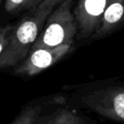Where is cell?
Here are the masks:
<instances>
[{"label": "cell", "mask_w": 124, "mask_h": 124, "mask_svg": "<svg viewBox=\"0 0 124 124\" xmlns=\"http://www.w3.org/2000/svg\"><path fill=\"white\" fill-rule=\"evenodd\" d=\"M75 44L61 45L54 47L31 49L27 56L14 67L13 75L22 78H32L59 62L74 49Z\"/></svg>", "instance_id": "obj_4"}, {"label": "cell", "mask_w": 124, "mask_h": 124, "mask_svg": "<svg viewBox=\"0 0 124 124\" xmlns=\"http://www.w3.org/2000/svg\"><path fill=\"white\" fill-rule=\"evenodd\" d=\"M14 28L15 23H6L0 25V57L9 45Z\"/></svg>", "instance_id": "obj_8"}, {"label": "cell", "mask_w": 124, "mask_h": 124, "mask_svg": "<svg viewBox=\"0 0 124 124\" xmlns=\"http://www.w3.org/2000/svg\"><path fill=\"white\" fill-rule=\"evenodd\" d=\"M62 1H64V0H43L42 2H45V3H46V4H48V5H50V6H52V7L55 8Z\"/></svg>", "instance_id": "obj_11"}, {"label": "cell", "mask_w": 124, "mask_h": 124, "mask_svg": "<svg viewBox=\"0 0 124 124\" xmlns=\"http://www.w3.org/2000/svg\"><path fill=\"white\" fill-rule=\"evenodd\" d=\"M73 7L74 0H64L53 9L30 50L75 44L78 26L73 15Z\"/></svg>", "instance_id": "obj_2"}, {"label": "cell", "mask_w": 124, "mask_h": 124, "mask_svg": "<svg viewBox=\"0 0 124 124\" xmlns=\"http://www.w3.org/2000/svg\"><path fill=\"white\" fill-rule=\"evenodd\" d=\"M28 0H5L4 10L11 15L18 14L22 11H27Z\"/></svg>", "instance_id": "obj_9"}, {"label": "cell", "mask_w": 124, "mask_h": 124, "mask_svg": "<svg viewBox=\"0 0 124 124\" xmlns=\"http://www.w3.org/2000/svg\"><path fill=\"white\" fill-rule=\"evenodd\" d=\"M2 2H3V0H0V6H1V4H2Z\"/></svg>", "instance_id": "obj_12"}, {"label": "cell", "mask_w": 124, "mask_h": 124, "mask_svg": "<svg viewBox=\"0 0 124 124\" xmlns=\"http://www.w3.org/2000/svg\"><path fill=\"white\" fill-rule=\"evenodd\" d=\"M124 26V0H112L107 7L96 30L90 37L92 40L106 38Z\"/></svg>", "instance_id": "obj_6"}, {"label": "cell", "mask_w": 124, "mask_h": 124, "mask_svg": "<svg viewBox=\"0 0 124 124\" xmlns=\"http://www.w3.org/2000/svg\"><path fill=\"white\" fill-rule=\"evenodd\" d=\"M80 102L92 109L124 120V85H108L80 95Z\"/></svg>", "instance_id": "obj_3"}, {"label": "cell", "mask_w": 124, "mask_h": 124, "mask_svg": "<svg viewBox=\"0 0 124 124\" xmlns=\"http://www.w3.org/2000/svg\"><path fill=\"white\" fill-rule=\"evenodd\" d=\"M43 0H28V7H27V11L31 10L33 8H35L36 6H38Z\"/></svg>", "instance_id": "obj_10"}, {"label": "cell", "mask_w": 124, "mask_h": 124, "mask_svg": "<svg viewBox=\"0 0 124 124\" xmlns=\"http://www.w3.org/2000/svg\"><path fill=\"white\" fill-rule=\"evenodd\" d=\"M54 7L41 2L28 10L15 24L9 45L0 57V69L16 67L28 54Z\"/></svg>", "instance_id": "obj_1"}, {"label": "cell", "mask_w": 124, "mask_h": 124, "mask_svg": "<svg viewBox=\"0 0 124 124\" xmlns=\"http://www.w3.org/2000/svg\"><path fill=\"white\" fill-rule=\"evenodd\" d=\"M46 98H44L42 100H36L31 103H29L25 108L21 110L20 114L17 116V118L14 121L13 124H34L37 116L41 112L42 108L45 107L46 104H47Z\"/></svg>", "instance_id": "obj_7"}, {"label": "cell", "mask_w": 124, "mask_h": 124, "mask_svg": "<svg viewBox=\"0 0 124 124\" xmlns=\"http://www.w3.org/2000/svg\"><path fill=\"white\" fill-rule=\"evenodd\" d=\"M112 0H77L73 15L78 26L77 39H89Z\"/></svg>", "instance_id": "obj_5"}]
</instances>
